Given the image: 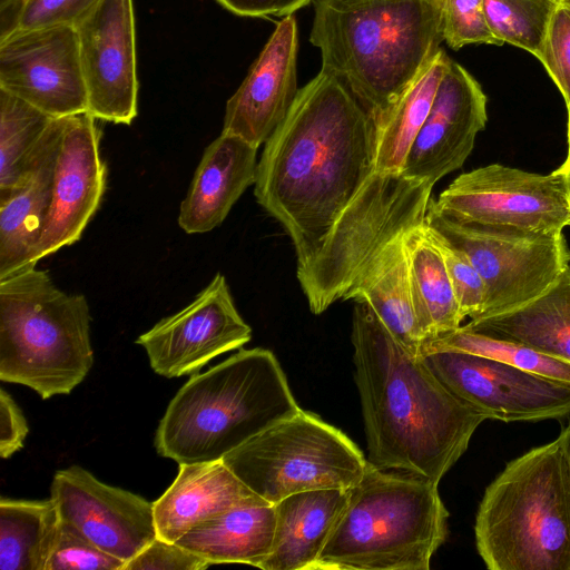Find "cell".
<instances>
[{
    "label": "cell",
    "mask_w": 570,
    "mask_h": 570,
    "mask_svg": "<svg viewBox=\"0 0 570 570\" xmlns=\"http://www.w3.org/2000/svg\"><path fill=\"white\" fill-rule=\"evenodd\" d=\"M376 145V122L336 77L321 70L298 90L254 183L257 203L292 239L297 266L375 173Z\"/></svg>",
    "instance_id": "1"
},
{
    "label": "cell",
    "mask_w": 570,
    "mask_h": 570,
    "mask_svg": "<svg viewBox=\"0 0 570 570\" xmlns=\"http://www.w3.org/2000/svg\"><path fill=\"white\" fill-rule=\"evenodd\" d=\"M353 362L368 460L382 470L423 475L439 484L488 417L449 391L356 301Z\"/></svg>",
    "instance_id": "2"
},
{
    "label": "cell",
    "mask_w": 570,
    "mask_h": 570,
    "mask_svg": "<svg viewBox=\"0 0 570 570\" xmlns=\"http://www.w3.org/2000/svg\"><path fill=\"white\" fill-rule=\"evenodd\" d=\"M309 41L377 129L442 49L444 0H313Z\"/></svg>",
    "instance_id": "3"
},
{
    "label": "cell",
    "mask_w": 570,
    "mask_h": 570,
    "mask_svg": "<svg viewBox=\"0 0 570 570\" xmlns=\"http://www.w3.org/2000/svg\"><path fill=\"white\" fill-rule=\"evenodd\" d=\"M301 410L273 352L239 350L180 387L159 422L155 448L179 464L222 460Z\"/></svg>",
    "instance_id": "4"
},
{
    "label": "cell",
    "mask_w": 570,
    "mask_h": 570,
    "mask_svg": "<svg viewBox=\"0 0 570 570\" xmlns=\"http://www.w3.org/2000/svg\"><path fill=\"white\" fill-rule=\"evenodd\" d=\"M438 485L367 462L314 570H429L448 537L449 511Z\"/></svg>",
    "instance_id": "5"
},
{
    "label": "cell",
    "mask_w": 570,
    "mask_h": 570,
    "mask_svg": "<svg viewBox=\"0 0 570 570\" xmlns=\"http://www.w3.org/2000/svg\"><path fill=\"white\" fill-rule=\"evenodd\" d=\"M474 534L490 570H570V476L557 439L507 463L485 489Z\"/></svg>",
    "instance_id": "6"
},
{
    "label": "cell",
    "mask_w": 570,
    "mask_h": 570,
    "mask_svg": "<svg viewBox=\"0 0 570 570\" xmlns=\"http://www.w3.org/2000/svg\"><path fill=\"white\" fill-rule=\"evenodd\" d=\"M90 323L87 298L61 291L46 271L1 278L0 380L42 399L71 393L94 364Z\"/></svg>",
    "instance_id": "7"
},
{
    "label": "cell",
    "mask_w": 570,
    "mask_h": 570,
    "mask_svg": "<svg viewBox=\"0 0 570 570\" xmlns=\"http://www.w3.org/2000/svg\"><path fill=\"white\" fill-rule=\"evenodd\" d=\"M433 185L375 171L338 216L296 275L312 313L343 299L368 265L395 239L426 223Z\"/></svg>",
    "instance_id": "8"
},
{
    "label": "cell",
    "mask_w": 570,
    "mask_h": 570,
    "mask_svg": "<svg viewBox=\"0 0 570 570\" xmlns=\"http://www.w3.org/2000/svg\"><path fill=\"white\" fill-rule=\"evenodd\" d=\"M223 462L271 504L303 491L354 487L367 466L338 429L301 410L256 434Z\"/></svg>",
    "instance_id": "9"
},
{
    "label": "cell",
    "mask_w": 570,
    "mask_h": 570,
    "mask_svg": "<svg viewBox=\"0 0 570 570\" xmlns=\"http://www.w3.org/2000/svg\"><path fill=\"white\" fill-rule=\"evenodd\" d=\"M426 226L462 250L480 274L485 304L478 318L500 315L531 302L569 266L570 253L562 233L460 222L435 210L431 202Z\"/></svg>",
    "instance_id": "10"
},
{
    "label": "cell",
    "mask_w": 570,
    "mask_h": 570,
    "mask_svg": "<svg viewBox=\"0 0 570 570\" xmlns=\"http://www.w3.org/2000/svg\"><path fill=\"white\" fill-rule=\"evenodd\" d=\"M431 206L460 222L557 234L570 226L563 173L548 175L491 164L464 173Z\"/></svg>",
    "instance_id": "11"
},
{
    "label": "cell",
    "mask_w": 570,
    "mask_h": 570,
    "mask_svg": "<svg viewBox=\"0 0 570 570\" xmlns=\"http://www.w3.org/2000/svg\"><path fill=\"white\" fill-rule=\"evenodd\" d=\"M423 360L449 391L490 420L541 421L570 414L569 383L463 352H434Z\"/></svg>",
    "instance_id": "12"
},
{
    "label": "cell",
    "mask_w": 570,
    "mask_h": 570,
    "mask_svg": "<svg viewBox=\"0 0 570 570\" xmlns=\"http://www.w3.org/2000/svg\"><path fill=\"white\" fill-rule=\"evenodd\" d=\"M0 88L53 118L88 112L75 27L24 29L1 42Z\"/></svg>",
    "instance_id": "13"
},
{
    "label": "cell",
    "mask_w": 570,
    "mask_h": 570,
    "mask_svg": "<svg viewBox=\"0 0 570 570\" xmlns=\"http://www.w3.org/2000/svg\"><path fill=\"white\" fill-rule=\"evenodd\" d=\"M252 328L238 313L225 276L209 284L179 312L141 334L151 368L171 379L197 373L214 357L250 341Z\"/></svg>",
    "instance_id": "14"
},
{
    "label": "cell",
    "mask_w": 570,
    "mask_h": 570,
    "mask_svg": "<svg viewBox=\"0 0 570 570\" xmlns=\"http://www.w3.org/2000/svg\"><path fill=\"white\" fill-rule=\"evenodd\" d=\"M96 119L130 125L137 116L138 79L132 0H98L73 24Z\"/></svg>",
    "instance_id": "15"
},
{
    "label": "cell",
    "mask_w": 570,
    "mask_h": 570,
    "mask_svg": "<svg viewBox=\"0 0 570 570\" xmlns=\"http://www.w3.org/2000/svg\"><path fill=\"white\" fill-rule=\"evenodd\" d=\"M50 494L62 521L125 564L157 537L153 502L99 481L82 466L58 470Z\"/></svg>",
    "instance_id": "16"
},
{
    "label": "cell",
    "mask_w": 570,
    "mask_h": 570,
    "mask_svg": "<svg viewBox=\"0 0 570 570\" xmlns=\"http://www.w3.org/2000/svg\"><path fill=\"white\" fill-rule=\"evenodd\" d=\"M100 140L101 131L90 112L65 117L51 204L36 263L79 240L98 209L107 179Z\"/></svg>",
    "instance_id": "17"
},
{
    "label": "cell",
    "mask_w": 570,
    "mask_h": 570,
    "mask_svg": "<svg viewBox=\"0 0 570 570\" xmlns=\"http://www.w3.org/2000/svg\"><path fill=\"white\" fill-rule=\"evenodd\" d=\"M487 120V96L481 86L451 59L401 174L434 186L462 167Z\"/></svg>",
    "instance_id": "18"
},
{
    "label": "cell",
    "mask_w": 570,
    "mask_h": 570,
    "mask_svg": "<svg viewBox=\"0 0 570 570\" xmlns=\"http://www.w3.org/2000/svg\"><path fill=\"white\" fill-rule=\"evenodd\" d=\"M297 22L283 17L247 76L228 99L223 130L259 147L288 115L298 94L296 60Z\"/></svg>",
    "instance_id": "19"
},
{
    "label": "cell",
    "mask_w": 570,
    "mask_h": 570,
    "mask_svg": "<svg viewBox=\"0 0 570 570\" xmlns=\"http://www.w3.org/2000/svg\"><path fill=\"white\" fill-rule=\"evenodd\" d=\"M63 125L65 117L51 121L23 181L0 195V279L37 266L35 253L51 204Z\"/></svg>",
    "instance_id": "20"
},
{
    "label": "cell",
    "mask_w": 570,
    "mask_h": 570,
    "mask_svg": "<svg viewBox=\"0 0 570 570\" xmlns=\"http://www.w3.org/2000/svg\"><path fill=\"white\" fill-rule=\"evenodd\" d=\"M257 149L224 131L206 147L179 208L178 225L185 233H207L225 220L255 183Z\"/></svg>",
    "instance_id": "21"
},
{
    "label": "cell",
    "mask_w": 570,
    "mask_h": 570,
    "mask_svg": "<svg viewBox=\"0 0 570 570\" xmlns=\"http://www.w3.org/2000/svg\"><path fill=\"white\" fill-rule=\"evenodd\" d=\"M254 502L267 501L223 460L180 463L171 485L153 502L157 537L176 542L200 522Z\"/></svg>",
    "instance_id": "22"
},
{
    "label": "cell",
    "mask_w": 570,
    "mask_h": 570,
    "mask_svg": "<svg viewBox=\"0 0 570 570\" xmlns=\"http://www.w3.org/2000/svg\"><path fill=\"white\" fill-rule=\"evenodd\" d=\"M348 490L322 489L291 494L274 504L272 551L263 570H314L346 503Z\"/></svg>",
    "instance_id": "23"
},
{
    "label": "cell",
    "mask_w": 570,
    "mask_h": 570,
    "mask_svg": "<svg viewBox=\"0 0 570 570\" xmlns=\"http://www.w3.org/2000/svg\"><path fill=\"white\" fill-rule=\"evenodd\" d=\"M404 236L368 265L343 299L365 302L405 351L422 356L424 337L414 308Z\"/></svg>",
    "instance_id": "24"
},
{
    "label": "cell",
    "mask_w": 570,
    "mask_h": 570,
    "mask_svg": "<svg viewBox=\"0 0 570 570\" xmlns=\"http://www.w3.org/2000/svg\"><path fill=\"white\" fill-rule=\"evenodd\" d=\"M275 524L274 504L246 503L200 522L176 542L210 564L259 568L272 551Z\"/></svg>",
    "instance_id": "25"
},
{
    "label": "cell",
    "mask_w": 570,
    "mask_h": 570,
    "mask_svg": "<svg viewBox=\"0 0 570 570\" xmlns=\"http://www.w3.org/2000/svg\"><path fill=\"white\" fill-rule=\"evenodd\" d=\"M463 326L570 362V267L531 302L500 315L471 320Z\"/></svg>",
    "instance_id": "26"
},
{
    "label": "cell",
    "mask_w": 570,
    "mask_h": 570,
    "mask_svg": "<svg viewBox=\"0 0 570 570\" xmlns=\"http://www.w3.org/2000/svg\"><path fill=\"white\" fill-rule=\"evenodd\" d=\"M414 308L424 343L458 330L461 315L443 256L430 229L417 226L404 236Z\"/></svg>",
    "instance_id": "27"
},
{
    "label": "cell",
    "mask_w": 570,
    "mask_h": 570,
    "mask_svg": "<svg viewBox=\"0 0 570 570\" xmlns=\"http://www.w3.org/2000/svg\"><path fill=\"white\" fill-rule=\"evenodd\" d=\"M60 514L56 502L0 499V569L46 570L55 547Z\"/></svg>",
    "instance_id": "28"
},
{
    "label": "cell",
    "mask_w": 570,
    "mask_h": 570,
    "mask_svg": "<svg viewBox=\"0 0 570 570\" xmlns=\"http://www.w3.org/2000/svg\"><path fill=\"white\" fill-rule=\"evenodd\" d=\"M450 61L451 58L441 49L377 129L375 171L401 174L411 145L429 115L438 86Z\"/></svg>",
    "instance_id": "29"
},
{
    "label": "cell",
    "mask_w": 570,
    "mask_h": 570,
    "mask_svg": "<svg viewBox=\"0 0 570 570\" xmlns=\"http://www.w3.org/2000/svg\"><path fill=\"white\" fill-rule=\"evenodd\" d=\"M55 118L0 88V195L19 186Z\"/></svg>",
    "instance_id": "30"
},
{
    "label": "cell",
    "mask_w": 570,
    "mask_h": 570,
    "mask_svg": "<svg viewBox=\"0 0 570 570\" xmlns=\"http://www.w3.org/2000/svg\"><path fill=\"white\" fill-rule=\"evenodd\" d=\"M441 351H455L484 356L570 384V362L557 358L525 344L474 332L462 325L455 331L426 341L422 347V356Z\"/></svg>",
    "instance_id": "31"
},
{
    "label": "cell",
    "mask_w": 570,
    "mask_h": 570,
    "mask_svg": "<svg viewBox=\"0 0 570 570\" xmlns=\"http://www.w3.org/2000/svg\"><path fill=\"white\" fill-rule=\"evenodd\" d=\"M487 22L502 43L541 55L558 0H483Z\"/></svg>",
    "instance_id": "32"
},
{
    "label": "cell",
    "mask_w": 570,
    "mask_h": 570,
    "mask_svg": "<svg viewBox=\"0 0 570 570\" xmlns=\"http://www.w3.org/2000/svg\"><path fill=\"white\" fill-rule=\"evenodd\" d=\"M125 562L107 553L72 524L60 522L46 570H124Z\"/></svg>",
    "instance_id": "33"
},
{
    "label": "cell",
    "mask_w": 570,
    "mask_h": 570,
    "mask_svg": "<svg viewBox=\"0 0 570 570\" xmlns=\"http://www.w3.org/2000/svg\"><path fill=\"white\" fill-rule=\"evenodd\" d=\"M430 232L443 256L462 317L478 318L485 304V286L480 274L462 250Z\"/></svg>",
    "instance_id": "34"
},
{
    "label": "cell",
    "mask_w": 570,
    "mask_h": 570,
    "mask_svg": "<svg viewBox=\"0 0 570 570\" xmlns=\"http://www.w3.org/2000/svg\"><path fill=\"white\" fill-rule=\"evenodd\" d=\"M443 38L454 50L472 43L503 45L489 28L483 0H444Z\"/></svg>",
    "instance_id": "35"
},
{
    "label": "cell",
    "mask_w": 570,
    "mask_h": 570,
    "mask_svg": "<svg viewBox=\"0 0 570 570\" xmlns=\"http://www.w3.org/2000/svg\"><path fill=\"white\" fill-rule=\"evenodd\" d=\"M539 60L570 109V3L558 0Z\"/></svg>",
    "instance_id": "36"
},
{
    "label": "cell",
    "mask_w": 570,
    "mask_h": 570,
    "mask_svg": "<svg viewBox=\"0 0 570 570\" xmlns=\"http://www.w3.org/2000/svg\"><path fill=\"white\" fill-rule=\"evenodd\" d=\"M209 566L208 561L177 542L156 537L125 564L124 570H202Z\"/></svg>",
    "instance_id": "37"
},
{
    "label": "cell",
    "mask_w": 570,
    "mask_h": 570,
    "mask_svg": "<svg viewBox=\"0 0 570 570\" xmlns=\"http://www.w3.org/2000/svg\"><path fill=\"white\" fill-rule=\"evenodd\" d=\"M98 0H27L21 30L73 26Z\"/></svg>",
    "instance_id": "38"
},
{
    "label": "cell",
    "mask_w": 570,
    "mask_h": 570,
    "mask_svg": "<svg viewBox=\"0 0 570 570\" xmlns=\"http://www.w3.org/2000/svg\"><path fill=\"white\" fill-rule=\"evenodd\" d=\"M29 432L28 422L13 397L0 390V456L9 459L22 446Z\"/></svg>",
    "instance_id": "39"
},
{
    "label": "cell",
    "mask_w": 570,
    "mask_h": 570,
    "mask_svg": "<svg viewBox=\"0 0 570 570\" xmlns=\"http://www.w3.org/2000/svg\"><path fill=\"white\" fill-rule=\"evenodd\" d=\"M27 0H0V43L21 30Z\"/></svg>",
    "instance_id": "40"
},
{
    "label": "cell",
    "mask_w": 570,
    "mask_h": 570,
    "mask_svg": "<svg viewBox=\"0 0 570 570\" xmlns=\"http://www.w3.org/2000/svg\"><path fill=\"white\" fill-rule=\"evenodd\" d=\"M235 14L244 17H266L276 14L279 0H217Z\"/></svg>",
    "instance_id": "41"
},
{
    "label": "cell",
    "mask_w": 570,
    "mask_h": 570,
    "mask_svg": "<svg viewBox=\"0 0 570 570\" xmlns=\"http://www.w3.org/2000/svg\"><path fill=\"white\" fill-rule=\"evenodd\" d=\"M313 0H279L278 10L275 16L285 17L293 14L296 10L308 4Z\"/></svg>",
    "instance_id": "42"
},
{
    "label": "cell",
    "mask_w": 570,
    "mask_h": 570,
    "mask_svg": "<svg viewBox=\"0 0 570 570\" xmlns=\"http://www.w3.org/2000/svg\"><path fill=\"white\" fill-rule=\"evenodd\" d=\"M557 440L561 446V450H562V453L564 456V461L567 464V469L569 472V476H570V421L567 424V426L561 431V433L559 434Z\"/></svg>",
    "instance_id": "43"
},
{
    "label": "cell",
    "mask_w": 570,
    "mask_h": 570,
    "mask_svg": "<svg viewBox=\"0 0 570 570\" xmlns=\"http://www.w3.org/2000/svg\"><path fill=\"white\" fill-rule=\"evenodd\" d=\"M559 169L564 175L567 191L570 199V164H563L562 166L559 167Z\"/></svg>",
    "instance_id": "44"
},
{
    "label": "cell",
    "mask_w": 570,
    "mask_h": 570,
    "mask_svg": "<svg viewBox=\"0 0 570 570\" xmlns=\"http://www.w3.org/2000/svg\"><path fill=\"white\" fill-rule=\"evenodd\" d=\"M563 164H570V109H568V155Z\"/></svg>",
    "instance_id": "45"
},
{
    "label": "cell",
    "mask_w": 570,
    "mask_h": 570,
    "mask_svg": "<svg viewBox=\"0 0 570 570\" xmlns=\"http://www.w3.org/2000/svg\"><path fill=\"white\" fill-rule=\"evenodd\" d=\"M560 1H563V2L570 3V0H560Z\"/></svg>",
    "instance_id": "46"
},
{
    "label": "cell",
    "mask_w": 570,
    "mask_h": 570,
    "mask_svg": "<svg viewBox=\"0 0 570 570\" xmlns=\"http://www.w3.org/2000/svg\"><path fill=\"white\" fill-rule=\"evenodd\" d=\"M569 267H570V257H569Z\"/></svg>",
    "instance_id": "47"
}]
</instances>
